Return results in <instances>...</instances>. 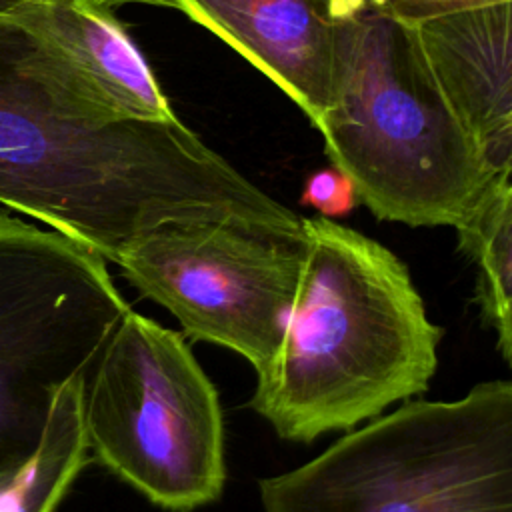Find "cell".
Returning <instances> with one entry per match:
<instances>
[{"mask_svg":"<svg viewBox=\"0 0 512 512\" xmlns=\"http://www.w3.org/2000/svg\"><path fill=\"white\" fill-rule=\"evenodd\" d=\"M0 204L118 256L172 222H230L300 242L302 216L178 118L110 120L62 52L0 12Z\"/></svg>","mask_w":512,"mask_h":512,"instance_id":"6da1fadb","label":"cell"},{"mask_svg":"<svg viewBox=\"0 0 512 512\" xmlns=\"http://www.w3.org/2000/svg\"><path fill=\"white\" fill-rule=\"evenodd\" d=\"M296 298L250 406L280 438L312 442L428 390L440 326L406 264L330 218H302Z\"/></svg>","mask_w":512,"mask_h":512,"instance_id":"7a4b0ae2","label":"cell"},{"mask_svg":"<svg viewBox=\"0 0 512 512\" xmlns=\"http://www.w3.org/2000/svg\"><path fill=\"white\" fill-rule=\"evenodd\" d=\"M316 128L380 220L456 226L496 174L436 84L414 26L372 12L336 16L334 98Z\"/></svg>","mask_w":512,"mask_h":512,"instance_id":"3957f363","label":"cell"},{"mask_svg":"<svg viewBox=\"0 0 512 512\" xmlns=\"http://www.w3.org/2000/svg\"><path fill=\"white\" fill-rule=\"evenodd\" d=\"M258 488L264 512H512V382L408 402Z\"/></svg>","mask_w":512,"mask_h":512,"instance_id":"277c9868","label":"cell"},{"mask_svg":"<svg viewBox=\"0 0 512 512\" xmlns=\"http://www.w3.org/2000/svg\"><path fill=\"white\" fill-rule=\"evenodd\" d=\"M90 458L152 504L190 512L226 482L218 392L184 334L124 314L84 388Z\"/></svg>","mask_w":512,"mask_h":512,"instance_id":"5b68a950","label":"cell"},{"mask_svg":"<svg viewBox=\"0 0 512 512\" xmlns=\"http://www.w3.org/2000/svg\"><path fill=\"white\" fill-rule=\"evenodd\" d=\"M128 310L100 254L0 212V470L36 450L58 390Z\"/></svg>","mask_w":512,"mask_h":512,"instance_id":"8992f818","label":"cell"},{"mask_svg":"<svg viewBox=\"0 0 512 512\" xmlns=\"http://www.w3.org/2000/svg\"><path fill=\"white\" fill-rule=\"evenodd\" d=\"M116 264L188 338L230 348L258 372L280 346L302 250L230 222H172L134 240Z\"/></svg>","mask_w":512,"mask_h":512,"instance_id":"52a82bcc","label":"cell"},{"mask_svg":"<svg viewBox=\"0 0 512 512\" xmlns=\"http://www.w3.org/2000/svg\"><path fill=\"white\" fill-rule=\"evenodd\" d=\"M320 124L334 98L336 16L328 0H174Z\"/></svg>","mask_w":512,"mask_h":512,"instance_id":"ba28073f","label":"cell"},{"mask_svg":"<svg viewBox=\"0 0 512 512\" xmlns=\"http://www.w3.org/2000/svg\"><path fill=\"white\" fill-rule=\"evenodd\" d=\"M512 0L414 26L428 68L494 172L512 168Z\"/></svg>","mask_w":512,"mask_h":512,"instance_id":"9c48e42d","label":"cell"},{"mask_svg":"<svg viewBox=\"0 0 512 512\" xmlns=\"http://www.w3.org/2000/svg\"><path fill=\"white\" fill-rule=\"evenodd\" d=\"M48 38L110 120L178 118L146 58L104 0H34L6 10Z\"/></svg>","mask_w":512,"mask_h":512,"instance_id":"30bf717a","label":"cell"},{"mask_svg":"<svg viewBox=\"0 0 512 512\" xmlns=\"http://www.w3.org/2000/svg\"><path fill=\"white\" fill-rule=\"evenodd\" d=\"M86 378H72L58 390L36 450L0 470V512H54L92 460L84 430Z\"/></svg>","mask_w":512,"mask_h":512,"instance_id":"8fae6325","label":"cell"},{"mask_svg":"<svg viewBox=\"0 0 512 512\" xmlns=\"http://www.w3.org/2000/svg\"><path fill=\"white\" fill-rule=\"evenodd\" d=\"M460 250L476 264V300L496 344L512 362V168L490 176L468 214L454 226Z\"/></svg>","mask_w":512,"mask_h":512,"instance_id":"7c38bea8","label":"cell"},{"mask_svg":"<svg viewBox=\"0 0 512 512\" xmlns=\"http://www.w3.org/2000/svg\"><path fill=\"white\" fill-rule=\"evenodd\" d=\"M496 2L506 0H330V8L334 16L350 12H372L406 26H418L444 14Z\"/></svg>","mask_w":512,"mask_h":512,"instance_id":"4fadbf2b","label":"cell"},{"mask_svg":"<svg viewBox=\"0 0 512 512\" xmlns=\"http://www.w3.org/2000/svg\"><path fill=\"white\" fill-rule=\"evenodd\" d=\"M300 202L320 212L322 218L346 216L360 202L354 184L338 168H322L310 174L304 182Z\"/></svg>","mask_w":512,"mask_h":512,"instance_id":"5bb4252c","label":"cell"},{"mask_svg":"<svg viewBox=\"0 0 512 512\" xmlns=\"http://www.w3.org/2000/svg\"><path fill=\"white\" fill-rule=\"evenodd\" d=\"M110 6L116 4H146V6H160V8H176L174 0H104Z\"/></svg>","mask_w":512,"mask_h":512,"instance_id":"9a60e30c","label":"cell"},{"mask_svg":"<svg viewBox=\"0 0 512 512\" xmlns=\"http://www.w3.org/2000/svg\"><path fill=\"white\" fill-rule=\"evenodd\" d=\"M26 2H34V0H0V12H6L14 6H20V4H26Z\"/></svg>","mask_w":512,"mask_h":512,"instance_id":"2e32d148","label":"cell"},{"mask_svg":"<svg viewBox=\"0 0 512 512\" xmlns=\"http://www.w3.org/2000/svg\"><path fill=\"white\" fill-rule=\"evenodd\" d=\"M328 2H330V0H328Z\"/></svg>","mask_w":512,"mask_h":512,"instance_id":"e0dca14e","label":"cell"}]
</instances>
